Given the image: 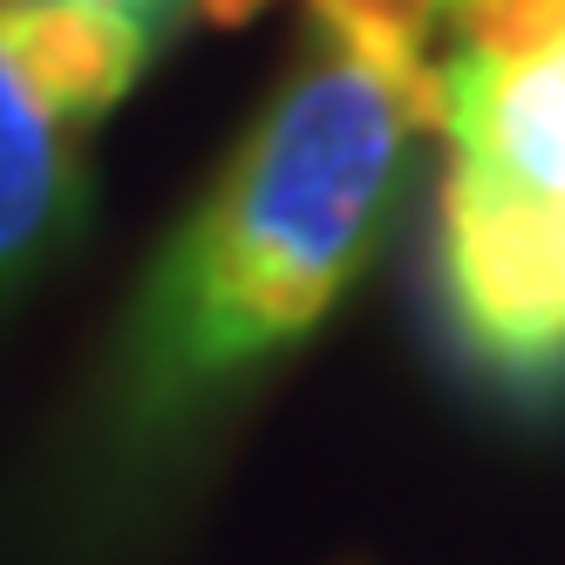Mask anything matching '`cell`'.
Masks as SVG:
<instances>
[{
    "instance_id": "6da1fadb",
    "label": "cell",
    "mask_w": 565,
    "mask_h": 565,
    "mask_svg": "<svg viewBox=\"0 0 565 565\" xmlns=\"http://www.w3.org/2000/svg\"><path fill=\"white\" fill-rule=\"evenodd\" d=\"M416 130V109L334 49L266 103L130 307L103 402L116 450L171 443L348 294Z\"/></svg>"
},
{
    "instance_id": "7a4b0ae2",
    "label": "cell",
    "mask_w": 565,
    "mask_h": 565,
    "mask_svg": "<svg viewBox=\"0 0 565 565\" xmlns=\"http://www.w3.org/2000/svg\"><path fill=\"white\" fill-rule=\"evenodd\" d=\"M436 279L477 369L504 382L565 375V198L443 184Z\"/></svg>"
},
{
    "instance_id": "3957f363",
    "label": "cell",
    "mask_w": 565,
    "mask_h": 565,
    "mask_svg": "<svg viewBox=\"0 0 565 565\" xmlns=\"http://www.w3.org/2000/svg\"><path fill=\"white\" fill-rule=\"evenodd\" d=\"M436 130L450 137L457 191L565 198V49L532 68L436 62Z\"/></svg>"
},
{
    "instance_id": "277c9868",
    "label": "cell",
    "mask_w": 565,
    "mask_h": 565,
    "mask_svg": "<svg viewBox=\"0 0 565 565\" xmlns=\"http://www.w3.org/2000/svg\"><path fill=\"white\" fill-rule=\"evenodd\" d=\"M83 143L89 130L49 109L0 42V307L75 238L89 198Z\"/></svg>"
},
{
    "instance_id": "5b68a950",
    "label": "cell",
    "mask_w": 565,
    "mask_h": 565,
    "mask_svg": "<svg viewBox=\"0 0 565 565\" xmlns=\"http://www.w3.org/2000/svg\"><path fill=\"white\" fill-rule=\"evenodd\" d=\"M0 42L42 89V103L83 130L137 89V75L157 55L124 14L89 0H0Z\"/></svg>"
},
{
    "instance_id": "8992f818",
    "label": "cell",
    "mask_w": 565,
    "mask_h": 565,
    "mask_svg": "<svg viewBox=\"0 0 565 565\" xmlns=\"http://www.w3.org/2000/svg\"><path fill=\"white\" fill-rule=\"evenodd\" d=\"M450 0H307V14L328 28V49L361 62L369 75L416 109V124L436 130V62L429 34Z\"/></svg>"
},
{
    "instance_id": "52a82bcc",
    "label": "cell",
    "mask_w": 565,
    "mask_h": 565,
    "mask_svg": "<svg viewBox=\"0 0 565 565\" xmlns=\"http://www.w3.org/2000/svg\"><path fill=\"white\" fill-rule=\"evenodd\" d=\"M450 28H457V55L470 68H532L565 49V0H450Z\"/></svg>"
},
{
    "instance_id": "ba28073f",
    "label": "cell",
    "mask_w": 565,
    "mask_h": 565,
    "mask_svg": "<svg viewBox=\"0 0 565 565\" xmlns=\"http://www.w3.org/2000/svg\"><path fill=\"white\" fill-rule=\"evenodd\" d=\"M89 8H109V14H124L150 49H164L171 34L184 21H198V0H89Z\"/></svg>"
}]
</instances>
